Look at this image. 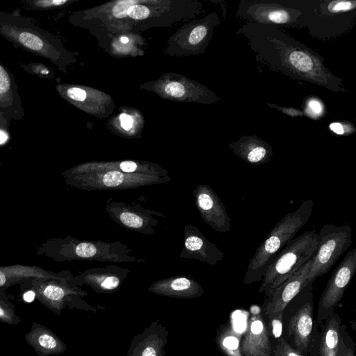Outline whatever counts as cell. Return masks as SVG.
<instances>
[{
    "label": "cell",
    "instance_id": "cell-1",
    "mask_svg": "<svg viewBox=\"0 0 356 356\" xmlns=\"http://www.w3.org/2000/svg\"><path fill=\"white\" fill-rule=\"evenodd\" d=\"M249 42L256 60L289 78L346 92L341 79L334 76L316 52L274 25L247 22L237 31Z\"/></svg>",
    "mask_w": 356,
    "mask_h": 356
},
{
    "label": "cell",
    "instance_id": "cell-2",
    "mask_svg": "<svg viewBox=\"0 0 356 356\" xmlns=\"http://www.w3.org/2000/svg\"><path fill=\"white\" fill-rule=\"evenodd\" d=\"M313 208V200H306L296 211L287 213L276 223L250 259L243 279L245 284L250 285L262 280L266 268L277 253L309 221Z\"/></svg>",
    "mask_w": 356,
    "mask_h": 356
},
{
    "label": "cell",
    "instance_id": "cell-3",
    "mask_svg": "<svg viewBox=\"0 0 356 356\" xmlns=\"http://www.w3.org/2000/svg\"><path fill=\"white\" fill-rule=\"evenodd\" d=\"M298 4L302 13V27L321 40L345 33L355 24V1H302Z\"/></svg>",
    "mask_w": 356,
    "mask_h": 356
},
{
    "label": "cell",
    "instance_id": "cell-4",
    "mask_svg": "<svg viewBox=\"0 0 356 356\" xmlns=\"http://www.w3.org/2000/svg\"><path fill=\"white\" fill-rule=\"evenodd\" d=\"M317 236L315 230H307L289 241L266 268L258 291L270 296L312 259L317 247Z\"/></svg>",
    "mask_w": 356,
    "mask_h": 356
},
{
    "label": "cell",
    "instance_id": "cell-5",
    "mask_svg": "<svg viewBox=\"0 0 356 356\" xmlns=\"http://www.w3.org/2000/svg\"><path fill=\"white\" fill-rule=\"evenodd\" d=\"M0 35L55 64L61 62V50L56 38L28 17L0 11Z\"/></svg>",
    "mask_w": 356,
    "mask_h": 356
},
{
    "label": "cell",
    "instance_id": "cell-6",
    "mask_svg": "<svg viewBox=\"0 0 356 356\" xmlns=\"http://www.w3.org/2000/svg\"><path fill=\"white\" fill-rule=\"evenodd\" d=\"M351 244L352 229L348 225H323L317 236V247L312 258L307 283L312 284L317 277L327 273Z\"/></svg>",
    "mask_w": 356,
    "mask_h": 356
},
{
    "label": "cell",
    "instance_id": "cell-7",
    "mask_svg": "<svg viewBox=\"0 0 356 356\" xmlns=\"http://www.w3.org/2000/svg\"><path fill=\"white\" fill-rule=\"evenodd\" d=\"M236 16L247 22L302 27V10L295 1H241Z\"/></svg>",
    "mask_w": 356,
    "mask_h": 356
},
{
    "label": "cell",
    "instance_id": "cell-8",
    "mask_svg": "<svg viewBox=\"0 0 356 356\" xmlns=\"http://www.w3.org/2000/svg\"><path fill=\"white\" fill-rule=\"evenodd\" d=\"M61 177L67 184L81 189L127 188L159 182L155 175L124 173L119 170H95L79 174H66Z\"/></svg>",
    "mask_w": 356,
    "mask_h": 356
},
{
    "label": "cell",
    "instance_id": "cell-9",
    "mask_svg": "<svg viewBox=\"0 0 356 356\" xmlns=\"http://www.w3.org/2000/svg\"><path fill=\"white\" fill-rule=\"evenodd\" d=\"M70 277L67 279L35 277L26 283L34 297L44 307L60 316L65 308H83L80 302L83 291L70 284Z\"/></svg>",
    "mask_w": 356,
    "mask_h": 356
},
{
    "label": "cell",
    "instance_id": "cell-10",
    "mask_svg": "<svg viewBox=\"0 0 356 356\" xmlns=\"http://www.w3.org/2000/svg\"><path fill=\"white\" fill-rule=\"evenodd\" d=\"M356 271V249L349 251L332 272L319 300L317 323L321 324L334 314Z\"/></svg>",
    "mask_w": 356,
    "mask_h": 356
},
{
    "label": "cell",
    "instance_id": "cell-11",
    "mask_svg": "<svg viewBox=\"0 0 356 356\" xmlns=\"http://www.w3.org/2000/svg\"><path fill=\"white\" fill-rule=\"evenodd\" d=\"M268 324L261 308L252 305L250 309L243 337L241 340V353L243 356H273L270 341Z\"/></svg>",
    "mask_w": 356,
    "mask_h": 356
},
{
    "label": "cell",
    "instance_id": "cell-12",
    "mask_svg": "<svg viewBox=\"0 0 356 356\" xmlns=\"http://www.w3.org/2000/svg\"><path fill=\"white\" fill-rule=\"evenodd\" d=\"M193 193L202 220L219 233L229 232L231 218L216 192L207 185H199Z\"/></svg>",
    "mask_w": 356,
    "mask_h": 356
},
{
    "label": "cell",
    "instance_id": "cell-13",
    "mask_svg": "<svg viewBox=\"0 0 356 356\" xmlns=\"http://www.w3.org/2000/svg\"><path fill=\"white\" fill-rule=\"evenodd\" d=\"M312 284L307 283L305 301L291 316L288 325V334L295 349L302 354L308 349L313 330Z\"/></svg>",
    "mask_w": 356,
    "mask_h": 356
},
{
    "label": "cell",
    "instance_id": "cell-14",
    "mask_svg": "<svg viewBox=\"0 0 356 356\" xmlns=\"http://www.w3.org/2000/svg\"><path fill=\"white\" fill-rule=\"evenodd\" d=\"M311 261L312 259L268 297L263 306V312L265 315L284 312L289 303L307 284Z\"/></svg>",
    "mask_w": 356,
    "mask_h": 356
},
{
    "label": "cell",
    "instance_id": "cell-15",
    "mask_svg": "<svg viewBox=\"0 0 356 356\" xmlns=\"http://www.w3.org/2000/svg\"><path fill=\"white\" fill-rule=\"evenodd\" d=\"M168 331L159 320L152 322L132 339L127 352L129 356H165Z\"/></svg>",
    "mask_w": 356,
    "mask_h": 356
},
{
    "label": "cell",
    "instance_id": "cell-16",
    "mask_svg": "<svg viewBox=\"0 0 356 356\" xmlns=\"http://www.w3.org/2000/svg\"><path fill=\"white\" fill-rule=\"evenodd\" d=\"M184 257L193 258L215 266L222 261L224 253L210 242L198 229L193 226L186 227Z\"/></svg>",
    "mask_w": 356,
    "mask_h": 356
},
{
    "label": "cell",
    "instance_id": "cell-17",
    "mask_svg": "<svg viewBox=\"0 0 356 356\" xmlns=\"http://www.w3.org/2000/svg\"><path fill=\"white\" fill-rule=\"evenodd\" d=\"M70 276L68 271L56 273L38 266H0V291H6L13 286L24 284L35 277L67 279Z\"/></svg>",
    "mask_w": 356,
    "mask_h": 356
},
{
    "label": "cell",
    "instance_id": "cell-18",
    "mask_svg": "<svg viewBox=\"0 0 356 356\" xmlns=\"http://www.w3.org/2000/svg\"><path fill=\"white\" fill-rule=\"evenodd\" d=\"M0 113L8 124L24 115L17 85L11 72L0 63Z\"/></svg>",
    "mask_w": 356,
    "mask_h": 356
},
{
    "label": "cell",
    "instance_id": "cell-19",
    "mask_svg": "<svg viewBox=\"0 0 356 356\" xmlns=\"http://www.w3.org/2000/svg\"><path fill=\"white\" fill-rule=\"evenodd\" d=\"M24 339L39 356L59 355L67 350V345L50 328L33 322Z\"/></svg>",
    "mask_w": 356,
    "mask_h": 356
},
{
    "label": "cell",
    "instance_id": "cell-20",
    "mask_svg": "<svg viewBox=\"0 0 356 356\" xmlns=\"http://www.w3.org/2000/svg\"><path fill=\"white\" fill-rule=\"evenodd\" d=\"M237 156L252 165L264 164L273 155L272 147L257 136H245L228 145Z\"/></svg>",
    "mask_w": 356,
    "mask_h": 356
},
{
    "label": "cell",
    "instance_id": "cell-21",
    "mask_svg": "<svg viewBox=\"0 0 356 356\" xmlns=\"http://www.w3.org/2000/svg\"><path fill=\"white\" fill-rule=\"evenodd\" d=\"M148 290L157 295L178 298H195L204 293L202 286L197 282L185 277L157 281Z\"/></svg>",
    "mask_w": 356,
    "mask_h": 356
},
{
    "label": "cell",
    "instance_id": "cell-22",
    "mask_svg": "<svg viewBox=\"0 0 356 356\" xmlns=\"http://www.w3.org/2000/svg\"><path fill=\"white\" fill-rule=\"evenodd\" d=\"M319 344V356H337L341 334V318L334 313L325 321Z\"/></svg>",
    "mask_w": 356,
    "mask_h": 356
},
{
    "label": "cell",
    "instance_id": "cell-23",
    "mask_svg": "<svg viewBox=\"0 0 356 356\" xmlns=\"http://www.w3.org/2000/svg\"><path fill=\"white\" fill-rule=\"evenodd\" d=\"M241 334L238 332L231 323L221 326L218 330L216 342L225 356H243L241 353Z\"/></svg>",
    "mask_w": 356,
    "mask_h": 356
},
{
    "label": "cell",
    "instance_id": "cell-24",
    "mask_svg": "<svg viewBox=\"0 0 356 356\" xmlns=\"http://www.w3.org/2000/svg\"><path fill=\"white\" fill-rule=\"evenodd\" d=\"M0 322L11 325H17L22 322L6 291H0Z\"/></svg>",
    "mask_w": 356,
    "mask_h": 356
},
{
    "label": "cell",
    "instance_id": "cell-25",
    "mask_svg": "<svg viewBox=\"0 0 356 356\" xmlns=\"http://www.w3.org/2000/svg\"><path fill=\"white\" fill-rule=\"evenodd\" d=\"M117 218L122 225L133 229L140 230L145 225V219L132 211H122L118 214Z\"/></svg>",
    "mask_w": 356,
    "mask_h": 356
},
{
    "label": "cell",
    "instance_id": "cell-26",
    "mask_svg": "<svg viewBox=\"0 0 356 356\" xmlns=\"http://www.w3.org/2000/svg\"><path fill=\"white\" fill-rule=\"evenodd\" d=\"M283 314L284 312H278L268 315L269 334L277 339H280L282 334Z\"/></svg>",
    "mask_w": 356,
    "mask_h": 356
},
{
    "label": "cell",
    "instance_id": "cell-27",
    "mask_svg": "<svg viewBox=\"0 0 356 356\" xmlns=\"http://www.w3.org/2000/svg\"><path fill=\"white\" fill-rule=\"evenodd\" d=\"M277 340V344L273 348V356H304L289 345L284 338L280 337Z\"/></svg>",
    "mask_w": 356,
    "mask_h": 356
},
{
    "label": "cell",
    "instance_id": "cell-28",
    "mask_svg": "<svg viewBox=\"0 0 356 356\" xmlns=\"http://www.w3.org/2000/svg\"><path fill=\"white\" fill-rule=\"evenodd\" d=\"M67 0H26L24 3L33 9L47 10L64 5Z\"/></svg>",
    "mask_w": 356,
    "mask_h": 356
},
{
    "label": "cell",
    "instance_id": "cell-29",
    "mask_svg": "<svg viewBox=\"0 0 356 356\" xmlns=\"http://www.w3.org/2000/svg\"><path fill=\"white\" fill-rule=\"evenodd\" d=\"M305 112L309 118L316 119L323 115V105L318 99H311L306 103Z\"/></svg>",
    "mask_w": 356,
    "mask_h": 356
},
{
    "label": "cell",
    "instance_id": "cell-30",
    "mask_svg": "<svg viewBox=\"0 0 356 356\" xmlns=\"http://www.w3.org/2000/svg\"><path fill=\"white\" fill-rule=\"evenodd\" d=\"M207 34V28L203 25H198L191 32L188 37V42L191 44H199Z\"/></svg>",
    "mask_w": 356,
    "mask_h": 356
},
{
    "label": "cell",
    "instance_id": "cell-31",
    "mask_svg": "<svg viewBox=\"0 0 356 356\" xmlns=\"http://www.w3.org/2000/svg\"><path fill=\"white\" fill-rule=\"evenodd\" d=\"M149 9L143 5L134 4L131 6L127 11V15L135 19H145L149 16Z\"/></svg>",
    "mask_w": 356,
    "mask_h": 356
},
{
    "label": "cell",
    "instance_id": "cell-32",
    "mask_svg": "<svg viewBox=\"0 0 356 356\" xmlns=\"http://www.w3.org/2000/svg\"><path fill=\"white\" fill-rule=\"evenodd\" d=\"M134 1H122L113 8V14L115 17L122 18L127 15L129 8L134 5Z\"/></svg>",
    "mask_w": 356,
    "mask_h": 356
},
{
    "label": "cell",
    "instance_id": "cell-33",
    "mask_svg": "<svg viewBox=\"0 0 356 356\" xmlns=\"http://www.w3.org/2000/svg\"><path fill=\"white\" fill-rule=\"evenodd\" d=\"M164 90L168 95L174 97H181L185 93V88L184 86L181 83L175 81L168 83L165 86Z\"/></svg>",
    "mask_w": 356,
    "mask_h": 356
},
{
    "label": "cell",
    "instance_id": "cell-34",
    "mask_svg": "<svg viewBox=\"0 0 356 356\" xmlns=\"http://www.w3.org/2000/svg\"><path fill=\"white\" fill-rule=\"evenodd\" d=\"M22 68L28 72V73H32L43 77H47L50 72L47 67L42 64L22 65Z\"/></svg>",
    "mask_w": 356,
    "mask_h": 356
},
{
    "label": "cell",
    "instance_id": "cell-35",
    "mask_svg": "<svg viewBox=\"0 0 356 356\" xmlns=\"http://www.w3.org/2000/svg\"><path fill=\"white\" fill-rule=\"evenodd\" d=\"M65 95L70 99L76 102H82L86 98V91L76 87L68 88L66 90Z\"/></svg>",
    "mask_w": 356,
    "mask_h": 356
},
{
    "label": "cell",
    "instance_id": "cell-36",
    "mask_svg": "<svg viewBox=\"0 0 356 356\" xmlns=\"http://www.w3.org/2000/svg\"><path fill=\"white\" fill-rule=\"evenodd\" d=\"M337 356H355V351L346 345L342 337L340 339L339 351Z\"/></svg>",
    "mask_w": 356,
    "mask_h": 356
},
{
    "label": "cell",
    "instance_id": "cell-37",
    "mask_svg": "<svg viewBox=\"0 0 356 356\" xmlns=\"http://www.w3.org/2000/svg\"><path fill=\"white\" fill-rule=\"evenodd\" d=\"M346 127V125L341 122H335L330 124L329 129L337 135H344L346 134H349L346 129H344Z\"/></svg>",
    "mask_w": 356,
    "mask_h": 356
},
{
    "label": "cell",
    "instance_id": "cell-38",
    "mask_svg": "<svg viewBox=\"0 0 356 356\" xmlns=\"http://www.w3.org/2000/svg\"><path fill=\"white\" fill-rule=\"evenodd\" d=\"M120 119L122 128L129 130L131 127L132 118L129 115L122 113L120 115Z\"/></svg>",
    "mask_w": 356,
    "mask_h": 356
},
{
    "label": "cell",
    "instance_id": "cell-39",
    "mask_svg": "<svg viewBox=\"0 0 356 356\" xmlns=\"http://www.w3.org/2000/svg\"><path fill=\"white\" fill-rule=\"evenodd\" d=\"M8 139V134L3 129L0 128V144L4 143Z\"/></svg>",
    "mask_w": 356,
    "mask_h": 356
},
{
    "label": "cell",
    "instance_id": "cell-40",
    "mask_svg": "<svg viewBox=\"0 0 356 356\" xmlns=\"http://www.w3.org/2000/svg\"><path fill=\"white\" fill-rule=\"evenodd\" d=\"M120 40L123 43H127L129 42V39L127 37H122Z\"/></svg>",
    "mask_w": 356,
    "mask_h": 356
},
{
    "label": "cell",
    "instance_id": "cell-41",
    "mask_svg": "<svg viewBox=\"0 0 356 356\" xmlns=\"http://www.w3.org/2000/svg\"><path fill=\"white\" fill-rule=\"evenodd\" d=\"M0 166H2V163L0 162Z\"/></svg>",
    "mask_w": 356,
    "mask_h": 356
},
{
    "label": "cell",
    "instance_id": "cell-42",
    "mask_svg": "<svg viewBox=\"0 0 356 356\" xmlns=\"http://www.w3.org/2000/svg\"><path fill=\"white\" fill-rule=\"evenodd\" d=\"M126 356H129V355H127Z\"/></svg>",
    "mask_w": 356,
    "mask_h": 356
}]
</instances>
